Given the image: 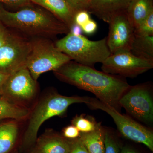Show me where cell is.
<instances>
[{
  "label": "cell",
  "instance_id": "obj_1",
  "mask_svg": "<svg viewBox=\"0 0 153 153\" xmlns=\"http://www.w3.org/2000/svg\"><path fill=\"white\" fill-rule=\"evenodd\" d=\"M54 71L61 80L93 93L100 101L119 111L120 100L130 86L120 77L72 60Z\"/></svg>",
  "mask_w": 153,
  "mask_h": 153
},
{
  "label": "cell",
  "instance_id": "obj_2",
  "mask_svg": "<svg viewBox=\"0 0 153 153\" xmlns=\"http://www.w3.org/2000/svg\"><path fill=\"white\" fill-rule=\"evenodd\" d=\"M0 21L7 27L33 38L51 39L69 32L68 27L54 15L31 4L13 12L0 4Z\"/></svg>",
  "mask_w": 153,
  "mask_h": 153
},
{
  "label": "cell",
  "instance_id": "obj_3",
  "mask_svg": "<svg viewBox=\"0 0 153 153\" xmlns=\"http://www.w3.org/2000/svg\"><path fill=\"white\" fill-rule=\"evenodd\" d=\"M55 44L71 60L91 67H93L96 63H102L111 54L107 44L106 38L91 41L82 35L69 32Z\"/></svg>",
  "mask_w": 153,
  "mask_h": 153
},
{
  "label": "cell",
  "instance_id": "obj_4",
  "mask_svg": "<svg viewBox=\"0 0 153 153\" xmlns=\"http://www.w3.org/2000/svg\"><path fill=\"white\" fill-rule=\"evenodd\" d=\"M87 97H67L54 94L42 100L34 109L25 131L22 147L33 146L37 140L40 127L45 121L53 117L63 114L68 107L74 103H85L89 100Z\"/></svg>",
  "mask_w": 153,
  "mask_h": 153
},
{
  "label": "cell",
  "instance_id": "obj_5",
  "mask_svg": "<svg viewBox=\"0 0 153 153\" xmlns=\"http://www.w3.org/2000/svg\"><path fill=\"white\" fill-rule=\"evenodd\" d=\"M30 40L31 50L26 67L35 81H37L41 74L47 71H56L71 61L49 38L37 37Z\"/></svg>",
  "mask_w": 153,
  "mask_h": 153
},
{
  "label": "cell",
  "instance_id": "obj_6",
  "mask_svg": "<svg viewBox=\"0 0 153 153\" xmlns=\"http://www.w3.org/2000/svg\"><path fill=\"white\" fill-rule=\"evenodd\" d=\"M86 104L92 109L101 110L109 114L123 137L133 141L143 144L153 152V133L150 130L128 117L122 114L120 111L97 98H90Z\"/></svg>",
  "mask_w": 153,
  "mask_h": 153
},
{
  "label": "cell",
  "instance_id": "obj_7",
  "mask_svg": "<svg viewBox=\"0 0 153 153\" xmlns=\"http://www.w3.org/2000/svg\"><path fill=\"white\" fill-rule=\"evenodd\" d=\"M149 85L131 86L122 96L119 103L129 114L148 124L153 121V101Z\"/></svg>",
  "mask_w": 153,
  "mask_h": 153
},
{
  "label": "cell",
  "instance_id": "obj_8",
  "mask_svg": "<svg viewBox=\"0 0 153 153\" xmlns=\"http://www.w3.org/2000/svg\"><path fill=\"white\" fill-rule=\"evenodd\" d=\"M31 48V40L12 32L7 41L0 47V72L10 74L26 66Z\"/></svg>",
  "mask_w": 153,
  "mask_h": 153
},
{
  "label": "cell",
  "instance_id": "obj_9",
  "mask_svg": "<svg viewBox=\"0 0 153 153\" xmlns=\"http://www.w3.org/2000/svg\"><path fill=\"white\" fill-rule=\"evenodd\" d=\"M102 64L103 72L129 78L137 77L153 68V62L137 57L130 52L111 54Z\"/></svg>",
  "mask_w": 153,
  "mask_h": 153
},
{
  "label": "cell",
  "instance_id": "obj_10",
  "mask_svg": "<svg viewBox=\"0 0 153 153\" xmlns=\"http://www.w3.org/2000/svg\"><path fill=\"white\" fill-rule=\"evenodd\" d=\"M108 24L106 42L111 54L130 52L135 36L134 28L126 13L114 17Z\"/></svg>",
  "mask_w": 153,
  "mask_h": 153
},
{
  "label": "cell",
  "instance_id": "obj_11",
  "mask_svg": "<svg viewBox=\"0 0 153 153\" xmlns=\"http://www.w3.org/2000/svg\"><path fill=\"white\" fill-rule=\"evenodd\" d=\"M36 89V81L25 66L9 75L3 87L2 97L7 100H28L33 97Z\"/></svg>",
  "mask_w": 153,
  "mask_h": 153
},
{
  "label": "cell",
  "instance_id": "obj_12",
  "mask_svg": "<svg viewBox=\"0 0 153 153\" xmlns=\"http://www.w3.org/2000/svg\"><path fill=\"white\" fill-rule=\"evenodd\" d=\"M131 0H90L87 11L109 24L114 17L126 13Z\"/></svg>",
  "mask_w": 153,
  "mask_h": 153
},
{
  "label": "cell",
  "instance_id": "obj_13",
  "mask_svg": "<svg viewBox=\"0 0 153 153\" xmlns=\"http://www.w3.org/2000/svg\"><path fill=\"white\" fill-rule=\"evenodd\" d=\"M71 144L72 140L52 134L37 140L30 153H68Z\"/></svg>",
  "mask_w": 153,
  "mask_h": 153
},
{
  "label": "cell",
  "instance_id": "obj_14",
  "mask_svg": "<svg viewBox=\"0 0 153 153\" xmlns=\"http://www.w3.org/2000/svg\"><path fill=\"white\" fill-rule=\"evenodd\" d=\"M31 2L40 6L63 22L69 28L74 25L75 13L66 0H30Z\"/></svg>",
  "mask_w": 153,
  "mask_h": 153
},
{
  "label": "cell",
  "instance_id": "obj_15",
  "mask_svg": "<svg viewBox=\"0 0 153 153\" xmlns=\"http://www.w3.org/2000/svg\"><path fill=\"white\" fill-rule=\"evenodd\" d=\"M153 10V0H131L126 15L134 29Z\"/></svg>",
  "mask_w": 153,
  "mask_h": 153
},
{
  "label": "cell",
  "instance_id": "obj_16",
  "mask_svg": "<svg viewBox=\"0 0 153 153\" xmlns=\"http://www.w3.org/2000/svg\"><path fill=\"white\" fill-rule=\"evenodd\" d=\"M105 133L98 125L95 130L80 133L79 137L89 153H105Z\"/></svg>",
  "mask_w": 153,
  "mask_h": 153
},
{
  "label": "cell",
  "instance_id": "obj_17",
  "mask_svg": "<svg viewBox=\"0 0 153 153\" xmlns=\"http://www.w3.org/2000/svg\"><path fill=\"white\" fill-rule=\"evenodd\" d=\"M17 124L12 122L0 124V153H9L13 148L18 137Z\"/></svg>",
  "mask_w": 153,
  "mask_h": 153
},
{
  "label": "cell",
  "instance_id": "obj_18",
  "mask_svg": "<svg viewBox=\"0 0 153 153\" xmlns=\"http://www.w3.org/2000/svg\"><path fill=\"white\" fill-rule=\"evenodd\" d=\"M130 52L137 57L153 62V36H135Z\"/></svg>",
  "mask_w": 153,
  "mask_h": 153
},
{
  "label": "cell",
  "instance_id": "obj_19",
  "mask_svg": "<svg viewBox=\"0 0 153 153\" xmlns=\"http://www.w3.org/2000/svg\"><path fill=\"white\" fill-rule=\"evenodd\" d=\"M30 114V111L11 102L3 97H0V120L11 118L21 120Z\"/></svg>",
  "mask_w": 153,
  "mask_h": 153
},
{
  "label": "cell",
  "instance_id": "obj_20",
  "mask_svg": "<svg viewBox=\"0 0 153 153\" xmlns=\"http://www.w3.org/2000/svg\"><path fill=\"white\" fill-rule=\"evenodd\" d=\"M135 36H153V10L137 28L134 29Z\"/></svg>",
  "mask_w": 153,
  "mask_h": 153
},
{
  "label": "cell",
  "instance_id": "obj_21",
  "mask_svg": "<svg viewBox=\"0 0 153 153\" xmlns=\"http://www.w3.org/2000/svg\"><path fill=\"white\" fill-rule=\"evenodd\" d=\"M72 125L76 127L79 131L87 133L95 130L98 124L82 116H76L72 121Z\"/></svg>",
  "mask_w": 153,
  "mask_h": 153
},
{
  "label": "cell",
  "instance_id": "obj_22",
  "mask_svg": "<svg viewBox=\"0 0 153 153\" xmlns=\"http://www.w3.org/2000/svg\"><path fill=\"white\" fill-rule=\"evenodd\" d=\"M105 153H120V149L114 137L107 132L105 133Z\"/></svg>",
  "mask_w": 153,
  "mask_h": 153
},
{
  "label": "cell",
  "instance_id": "obj_23",
  "mask_svg": "<svg viewBox=\"0 0 153 153\" xmlns=\"http://www.w3.org/2000/svg\"><path fill=\"white\" fill-rule=\"evenodd\" d=\"M91 19L90 14L86 10L77 11L74 14V23L81 27Z\"/></svg>",
  "mask_w": 153,
  "mask_h": 153
},
{
  "label": "cell",
  "instance_id": "obj_24",
  "mask_svg": "<svg viewBox=\"0 0 153 153\" xmlns=\"http://www.w3.org/2000/svg\"><path fill=\"white\" fill-rule=\"evenodd\" d=\"M90 0H66L67 3L74 13L82 10H87Z\"/></svg>",
  "mask_w": 153,
  "mask_h": 153
},
{
  "label": "cell",
  "instance_id": "obj_25",
  "mask_svg": "<svg viewBox=\"0 0 153 153\" xmlns=\"http://www.w3.org/2000/svg\"><path fill=\"white\" fill-rule=\"evenodd\" d=\"M80 132L74 126L66 127L63 131V137L66 139L73 140L79 137Z\"/></svg>",
  "mask_w": 153,
  "mask_h": 153
},
{
  "label": "cell",
  "instance_id": "obj_26",
  "mask_svg": "<svg viewBox=\"0 0 153 153\" xmlns=\"http://www.w3.org/2000/svg\"><path fill=\"white\" fill-rule=\"evenodd\" d=\"M68 153H89L79 137L72 140L71 149Z\"/></svg>",
  "mask_w": 153,
  "mask_h": 153
},
{
  "label": "cell",
  "instance_id": "obj_27",
  "mask_svg": "<svg viewBox=\"0 0 153 153\" xmlns=\"http://www.w3.org/2000/svg\"><path fill=\"white\" fill-rule=\"evenodd\" d=\"M31 3L30 0H0V4L17 7H24L30 5Z\"/></svg>",
  "mask_w": 153,
  "mask_h": 153
},
{
  "label": "cell",
  "instance_id": "obj_28",
  "mask_svg": "<svg viewBox=\"0 0 153 153\" xmlns=\"http://www.w3.org/2000/svg\"><path fill=\"white\" fill-rule=\"evenodd\" d=\"M82 32L87 35H90L95 33L97 29V25L92 19L86 22L81 27Z\"/></svg>",
  "mask_w": 153,
  "mask_h": 153
},
{
  "label": "cell",
  "instance_id": "obj_29",
  "mask_svg": "<svg viewBox=\"0 0 153 153\" xmlns=\"http://www.w3.org/2000/svg\"><path fill=\"white\" fill-rule=\"evenodd\" d=\"M12 32L0 21V47L7 41Z\"/></svg>",
  "mask_w": 153,
  "mask_h": 153
},
{
  "label": "cell",
  "instance_id": "obj_30",
  "mask_svg": "<svg viewBox=\"0 0 153 153\" xmlns=\"http://www.w3.org/2000/svg\"><path fill=\"white\" fill-rule=\"evenodd\" d=\"M10 74L0 72V97L2 95L3 88L4 84Z\"/></svg>",
  "mask_w": 153,
  "mask_h": 153
},
{
  "label": "cell",
  "instance_id": "obj_31",
  "mask_svg": "<svg viewBox=\"0 0 153 153\" xmlns=\"http://www.w3.org/2000/svg\"><path fill=\"white\" fill-rule=\"evenodd\" d=\"M120 153H139L128 147H124Z\"/></svg>",
  "mask_w": 153,
  "mask_h": 153
}]
</instances>
